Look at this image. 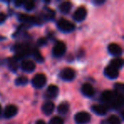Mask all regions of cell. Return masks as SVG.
Here are the masks:
<instances>
[{"instance_id": "1", "label": "cell", "mask_w": 124, "mask_h": 124, "mask_svg": "<svg viewBox=\"0 0 124 124\" xmlns=\"http://www.w3.org/2000/svg\"><path fill=\"white\" fill-rule=\"evenodd\" d=\"M57 26L60 31H64V32H71L76 28L75 25L72 22H71L66 19H64V18L59 20L57 22Z\"/></svg>"}, {"instance_id": "2", "label": "cell", "mask_w": 124, "mask_h": 124, "mask_svg": "<svg viewBox=\"0 0 124 124\" xmlns=\"http://www.w3.org/2000/svg\"><path fill=\"white\" fill-rule=\"evenodd\" d=\"M47 82V78L45 77L44 74H42V73H38L37 74L34 78L31 80V83H32L33 87H35L36 88H43Z\"/></svg>"}, {"instance_id": "3", "label": "cell", "mask_w": 124, "mask_h": 124, "mask_svg": "<svg viewBox=\"0 0 124 124\" xmlns=\"http://www.w3.org/2000/svg\"><path fill=\"white\" fill-rule=\"evenodd\" d=\"M75 122L77 124H86L91 120V116L85 111H80L75 115Z\"/></svg>"}, {"instance_id": "4", "label": "cell", "mask_w": 124, "mask_h": 124, "mask_svg": "<svg viewBox=\"0 0 124 124\" xmlns=\"http://www.w3.org/2000/svg\"><path fill=\"white\" fill-rule=\"evenodd\" d=\"M66 43L61 41L57 42L53 48V54L56 57H60L66 53Z\"/></svg>"}, {"instance_id": "5", "label": "cell", "mask_w": 124, "mask_h": 124, "mask_svg": "<svg viewBox=\"0 0 124 124\" xmlns=\"http://www.w3.org/2000/svg\"><path fill=\"white\" fill-rule=\"evenodd\" d=\"M60 77L65 81H72L75 78V77H76V71L72 68L66 67L61 71Z\"/></svg>"}, {"instance_id": "6", "label": "cell", "mask_w": 124, "mask_h": 124, "mask_svg": "<svg viewBox=\"0 0 124 124\" xmlns=\"http://www.w3.org/2000/svg\"><path fill=\"white\" fill-rule=\"evenodd\" d=\"M18 19L21 21L25 23H27V24H33V25H38L41 23L39 19L34 17V16H28V15L25 14H19L18 15Z\"/></svg>"}, {"instance_id": "7", "label": "cell", "mask_w": 124, "mask_h": 124, "mask_svg": "<svg viewBox=\"0 0 124 124\" xmlns=\"http://www.w3.org/2000/svg\"><path fill=\"white\" fill-rule=\"evenodd\" d=\"M87 9L84 6H80L78 9L74 12V15H73V19L77 21H83V20L86 18L87 16Z\"/></svg>"}, {"instance_id": "8", "label": "cell", "mask_w": 124, "mask_h": 124, "mask_svg": "<svg viewBox=\"0 0 124 124\" xmlns=\"http://www.w3.org/2000/svg\"><path fill=\"white\" fill-rule=\"evenodd\" d=\"M59 93V88L55 85H50L45 92V97L48 99H54Z\"/></svg>"}, {"instance_id": "9", "label": "cell", "mask_w": 124, "mask_h": 124, "mask_svg": "<svg viewBox=\"0 0 124 124\" xmlns=\"http://www.w3.org/2000/svg\"><path fill=\"white\" fill-rule=\"evenodd\" d=\"M17 111H18V109L16 105H7L4 111V117H6V118H11V117L15 116L17 114Z\"/></svg>"}, {"instance_id": "10", "label": "cell", "mask_w": 124, "mask_h": 124, "mask_svg": "<svg viewBox=\"0 0 124 124\" xmlns=\"http://www.w3.org/2000/svg\"><path fill=\"white\" fill-rule=\"evenodd\" d=\"M36 68V65L31 60H23L21 63V69L26 72H31Z\"/></svg>"}, {"instance_id": "11", "label": "cell", "mask_w": 124, "mask_h": 124, "mask_svg": "<svg viewBox=\"0 0 124 124\" xmlns=\"http://www.w3.org/2000/svg\"><path fill=\"white\" fill-rule=\"evenodd\" d=\"M105 75L107 78H110V79H116V78H118L119 72L118 70L115 69V68H113L110 66H108L105 69Z\"/></svg>"}, {"instance_id": "12", "label": "cell", "mask_w": 124, "mask_h": 124, "mask_svg": "<svg viewBox=\"0 0 124 124\" xmlns=\"http://www.w3.org/2000/svg\"><path fill=\"white\" fill-rule=\"evenodd\" d=\"M108 51L112 55H116V56H118L121 55L122 53V49L118 44L116 43H110L108 46Z\"/></svg>"}, {"instance_id": "13", "label": "cell", "mask_w": 124, "mask_h": 124, "mask_svg": "<svg viewBox=\"0 0 124 124\" xmlns=\"http://www.w3.org/2000/svg\"><path fill=\"white\" fill-rule=\"evenodd\" d=\"M82 92L87 97H92L94 94V88L89 83H84L82 86Z\"/></svg>"}, {"instance_id": "14", "label": "cell", "mask_w": 124, "mask_h": 124, "mask_svg": "<svg viewBox=\"0 0 124 124\" xmlns=\"http://www.w3.org/2000/svg\"><path fill=\"white\" fill-rule=\"evenodd\" d=\"M42 110L45 115H50L54 110V104L51 101H47L42 106Z\"/></svg>"}, {"instance_id": "15", "label": "cell", "mask_w": 124, "mask_h": 124, "mask_svg": "<svg viewBox=\"0 0 124 124\" xmlns=\"http://www.w3.org/2000/svg\"><path fill=\"white\" fill-rule=\"evenodd\" d=\"M92 110L97 115H100V116L105 115L107 113V111H108L107 107L104 105H94L92 106Z\"/></svg>"}, {"instance_id": "16", "label": "cell", "mask_w": 124, "mask_h": 124, "mask_svg": "<svg viewBox=\"0 0 124 124\" xmlns=\"http://www.w3.org/2000/svg\"><path fill=\"white\" fill-rule=\"evenodd\" d=\"M114 96H115V93L112 91H110V90H105L102 93L101 98L102 100L105 102H111L112 100L114 99Z\"/></svg>"}, {"instance_id": "17", "label": "cell", "mask_w": 124, "mask_h": 124, "mask_svg": "<svg viewBox=\"0 0 124 124\" xmlns=\"http://www.w3.org/2000/svg\"><path fill=\"white\" fill-rule=\"evenodd\" d=\"M69 108H70L69 104L67 102H62L61 104L59 105L58 108H57V111L60 115H65V114H66L68 112Z\"/></svg>"}, {"instance_id": "18", "label": "cell", "mask_w": 124, "mask_h": 124, "mask_svg": "<svg viewBox=\"0 0 124 124\" xmlns=\"http://www.w3.org/2000/svg\"><path fill=\"white\" fill-rule=\"evenodd\" d=\"M72 4L70 2H63L60 5V10L61 11L63 14H68L71 11Z\"/></svg>"}, {"instance_id": "19", "label": "cell", "mask_w": 124, "mask_h": 124, "mask_svg": "<svg viewBox=\"0 0 124 124\" xmlns=\"http://www.w3.org/2000/svg\"><path fill=\"white\" fill-rule=\"evenodd\" d=\"M123 66V60L121 58H116L113 59V60H110V66H112L115 69L118 70L119 68H121Z\"/></svg>"}, {"instance_id": "20", "label": "cell", "mask_w": 124, "mask_h": 124, "mask_svg": "<svg viewBox=\"0 0 124 124\" xmlns=\"http://www.w3.org/2000/svg\"><path fill=\"white\" fill-rule=\"evenodd\" d=\"M15 83L18 86H24V85L28 83V78L25 76L18 77L16 80H15Z\"/></svg>"}, {"instance_id": "21", "label": "cell", "mask_w": 124, "mask_h": 124, "mask_svg": "<svg viewBox=\"0 0 124 124\" xmlns=\"http://www.w3.org/2000/svg\"><path fill=\"white\" fill-rule=\"evenodd\" d=\"M107 123L108 124H121L122 123V121H121V119L119 118L117 116L111 115L107 119Z\"/></svg>"}, {"instance_id": "22", "label": "cell", "mask_w": 124, "mask_h": 124, "mask_svg": "<svg viewBox=\"0 0 124 124\" xmlns=\"http://www.w3.org/2000/svg\"><path fill=\"white\" fill-rule=\"evenodd\" d=\"M9 67L12 71H16L18 68L17 60L14 58H10L9 60Z\"/></svg>"}, {"instance_id": "23", "label": "cell", "mask_w": 124, "mask_h": 124, "mask_svg": "<svg viewBox=\"0 0 124 124\" xmlns=\"http://www.w3.org/2000/svg\"><path fill=\"white\" fill-rule=\"evenodd\" d=\"M23 5H24V8L26 10L31 11L35 8V3L33 1H31V0H28V1H24Z\"/></svg>"}, {"instance_id": "24", "label": "cell", "mask_w": 124, "mask_h": 124, "mask_svg": "<svg viewBox=\"0 0 124 124\" xmlns=\"http://www.w3.org/2000/svg\"><path fill=\"white\" fill-rule=\"evenodd\" d=\"M33 56H34V58L36 59L37 61H38V62H43V60H44L43 55L41 54L39 50L37 49V48H35V49L33 50Z\"/></svg>"}, {"instance_id": "25", "label": "cell", "mask_w": 124, "mask_h": 124, "mask_svg": "<svg viewBox=\"0 0 124 124\" xmlns=\"http://www.w3.org/2000/svg\"><path fill=\"white\" fill-rule=\"evenodd\" d=\"M115 88L116 90V93L117 94H120V95H123V92H124V86L122 83H116L115 84Z\"/></svg>"}, {"instance_id": "26", "label": "cell", "mask_w": 124, "mask_h": 124, "mask_svg": "<svg viewBox=\"0 0 124 124\" xmlns=\"http://www.w3.org/2000/svg\"><path fill=\"white\" fill-rule=\"evenodd\" d=\"M48 124H64L63 119L60 116H54L49 121Z\"/></svg>"}, {"instance_id": "27", "label": "cell", "mask_w": 124, "mask_h": 124, "mask_svg": "<svg viewBox=\"0 0 124 124\" xmlns=\"http://www.w3.org/2000/svg\"><path fill=\"white\" fill-rule=\"evenodd\" d=\"M6 19H7V16L4 13H0V24L4 23L6 21Z\"/></svg>"}, {"instance_id": "28", "label": "cell", "mask_w": 124, "mask_h": 124, "mask_svg": "<svg viewBox=\"0 0 124 124\" xmlns=\"http://www.w3.org/2000/svg\"><path fill=\"white\" fill-rule=\"evenodd\" d=\"M23 4H24V1H23V0H17V1L15 2V5H16V7H21V6L23 5Z\"/></svg>"}, {"instance_id": "29", "label": "cell", "mask_w": 124, "mask_h": 124, "mask_svg": "<svg viewBox=\"0 0 124 124\" xmlns=\"http://www.w3.org/2000/svg\"><path fill=\"white\" fill-rule=\"evenodd\" d=\"M38 43L39 45H45L47 43V39L46 38H40Z\"/></svg>"}, {"instance_id": "30", "label": "cell", "mask_w": 124, "mask_h": 124, "mask_svg": "<svg viewBox=\"0 0 124 124\" xmlns=\"http://www.w3.org/2000/svg\"><path fill=\"white\" fill-rule=\"evenodd\" d=\"M35 124H46V123H45L44 121H43V120H38V122H37Z\"/></svg>"}, {"instance_id": "31", "label": "cell", "mask_w": 124, "mask_h": 124, "mask_svg": "<svg viewBox=\"0 0 124 124\" xmlns=\"http://www.w3.org/2000/svg\"><path fill=\"white\" fill-rule=\"evenodd\" d=\"M104 2H105V1H96V2H95V4H104Z\"/></svg>"}, {"instance_id": "32", "label": "cell", "mask_w": 124, "mask_h": 124, "mask_svg": "<svg viewBox=\"0 0 124 124\" xmlns=\"http://www.w3.org/2000/svg\"><path fill=\"white\" fill-rule=\"evenodd\" d=\"M2 111H3V110H2V106H1V105H0V116L2 115Z\"/></svg>"}]
</instances>
